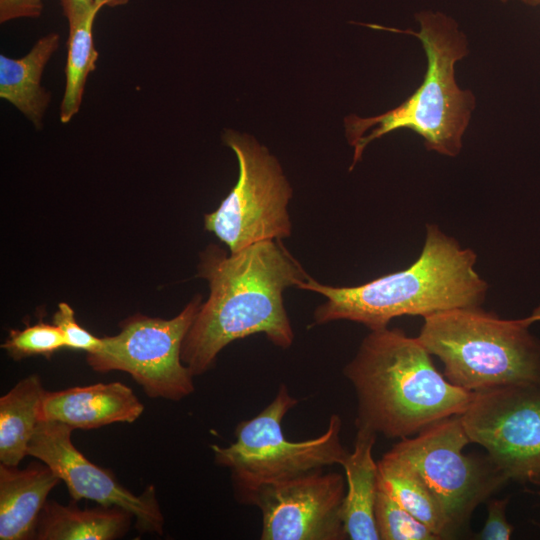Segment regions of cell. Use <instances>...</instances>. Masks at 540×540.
<instances>
[{
  "label": "cell",
  "instance_id": "6da1fadb",
  "mask_svg": "<svg viewBox=\"0 0 540 540\" xmlns=\"http://www.w3.org/2000/svg\"><path fill=\"white\" fill-rule=\"evenodd\" d=\"M198 270L208 281L210 294L181 348V360L193 376L209 370L219 352L237 339L264 333L278 347L293 344L283 292L309 275L280 239L261 241L229 255L210 245L200 256Z\"/></svg>",
  "mask_w": 540,
  "mask_h": 540
},
{
  "label": "cell",
  "instance_id": "7a4b0ae2",
  "mask_svg": "<svg viewBox=\"0 0 540 540\" xmlns=\"http://www.w3.org/2000/svg\"><path fill=\"white\" fill-rule=\"evenodd\" d=\"M343 372L356 394V428L387 438L412 437L461 415L473 396L437 370L418 337L400 329L371 330Z\"/></svg>",
  "mask_w": 540,
  "mask_h": 540
},
{
  "label": "cell",
  "instance_id": "3957f363",
  "mask_svg": "<svg viewBox=\"0 0 540 540\" xmlns=\"http://www.w3.org/2000/svg\"><path fill=\"white\" fill-rule=\"evenodd\" d=\"M476 254L462 248L436 225H427L422 252L408 268L351 287H335L309 276L297 288L326 298L314 312V323L336 320L361 323L370 330L387 327L396 317L460 307H478L487 283L475 270Z\"/></svg>",
  "mask_w": 540,
  "mask_h": 540
},
{
  "label": "cell",
  "instance_id": "277c9868",
  "mask_svg": "<svg viewBox=\"0 0 540 540\" xmlns=\"http://www.w3.org/2000/svg\"><path fill=\"white\" fill-rule=\"evenodd\" d=\"M420 30L385 29L410 34L420 40L427 57V70L421 85L399 106L375 117L345 118L348 142L354 147L352 166L373 140L394 130L407 128L423 138L428 150L454 157L462 148V137L469 124L475 99L455 80V64L467 53V42L454 19L442 12L416 14Z\"/></svg>",
  "mask_w": 540,
  "mask_h": 540
},
{
  "label": "cell",
  "instance_id": "5b68a950",
  "mask_svg": "<svg viewBox=\"0 0 540 540\" xmlns=\"http://www.w3.org/2000/svg\"><path fill=\"white\" fill-rule=\"evenodd\" d=\"M526 318L502 319L478 307L424 317L417 336L444 365V376L470 392L508 386L540 387V340Z\"/></svg>",
  "mask_w": 540,
  "mask_h": 540
},
{
  "label": "cell",
  "instance_id": "8992f818",
  "mask_svg": "<svg viewBox=\"0 0 540 540\" xmlns=\"http://www.w3.org/2000/svg\"><path fill=\"white\" fill-rule=\"evenodd\" d=\"M298 404L285 384L255 417L240 422L235 442L211 445L216 464L229 468L236 499L243 503L259 486L293 478L328 466L341 465L348 451L340 439L342 420L330 416L327 429L303 441L288 440L282 430L287 412Z\"/></svg>",
  "mask_w": 540,
  "mask_h": 540
},
{
  "label": "cell",
  "instance_id": "52a82bcc",
  "mask_svg": "<svg viewBox=\"0 0 540 540\" xmlns=\"http://www.w3.org/2000/svg\"><path fill=\"white\" fill-rule=\"evenodd\" d=\"M224 142L236 154L239 178L219 207L204 216V227L230 253L265 240L287 238L292 225L287 210L292 196L277 159L254 138L227 131Z\"/></svg>",
  "mask_w": 540,
  "mask_h": 540
},
{
  "label": "cell",
  "instance_id": "ba28073f",
  "mask_svg": "<svg viewBox=\"0 0 540 540\" xmlns=\"http://www.w3.org/2000/svg\"><path fill=\"white\" fill-rule=\"evenodd\" d=\"M197 295L172 319L136 314L121 323V331L101 338L87 353L98 372L124 371L152 398L180 401L194 392L193 374L181 360V348L201 306Z\"/></svg>",
  "mask_w": 540,
  "mask_h": 540
},
{
  "label": "cell",
  "instance_id": "9c48e42d",
  "mask_svg": "<svg viewBox=\"0 0 540 540\" xmlns=\"http://www.w3.org/2000/svg\"><path fill=\"white\" fill-rule=\"evenodd\" d=\"M469 443L458 415L400 439L391 448L419 472L444 509L454 536L467 525L476 507L507 482L488 456L463 453Z\"/></svg>",
  "mask_w": 540,
  "mask_h": 540
},
{
  "label": "cell",
  "instance_id": "30bf717a",
  "mask_svg": "<svg viewBox=\"0 0 540 540\" xmlns=\"http://www.w3.org/2000/svg\"><path fill=\"white\" fill-rule=\"evenodd\" d=\"M460 418L470 442L484 447L507 481L540 485V387L475 391Z\"/></svg>",
  "mask_w": 540,
  "mask_h": 540
},
{
  "label": "cell",
  "instance_id": "8fae6325",
  "mask_svg": "<svg viewBox=\"0 0 540 540\" xmlns=\"http://www.w3.org/2000/svg\"><path fill=\"white\" fill-rule=\"evenodd\" d=\"M345 494V476L318 469L261 485L244 504L261 511V540H344Z\"/></svg>",
  "mask_w": 540,
  "mask_h": 540
},
{
  "label": "cell",
  "instance_id": "7c38bea8",
  "mask_svg": "<svg viewBox=\"0 0 540 540\" xmlns=\"http://www.w3.org/2000/svg\"><path fill=\"white\" fill-rule=\"evenodd\" d=\"M74 429L57 421H40L28 446V455L48 465L63 481L73 500L88 499L117 506L133 515L144 532L163 533L164 517L156 491L149 486L135 495L107 470L90 462L72 443Z\"/></svg>",
  "mask_w": 540,
  "mask_h": 540
},
{
  "label": "cell",
  "instance_id": "4fadbf2b",
  "mask_svg": "<svg viewBox=\"0 0 540 540\" xmlns=\"http://www.w3.org/2000/svg\"><path fill=\"white\" fill-rule=\"evenodd\" d=\"M144 411L134 392L121 382L96 383L46 391L40 421H57L73 429H94L113 423H132Z\"/></svg>",
  "mask_w": 540,
  "mask_h": 540
},
{
  "label": "cell",
  "instance_id": "5bb4252c",
  "mask_svg": "<svg viewBox=\"0 0 540 540\" xmlns=\"http://www.w3.org/2000/svg\"><path fill=\"white\" fill-rule=\"evenodd\" d=\"M60 478L42 461L24 469L0 464V539H34L39 515Z\"/></svg>",
  "mask_w": 540,
  "mask_h": 540
},
{
  "label": "cell",
  "instance_id": "9a60e30c",
  "mask_svg": "<svg viewBox=\"0 0 540 540\" xmlns=\"http://www.w3.org/2000/svg\"><path fill=\"white\" fill-rule=\"evenodd\" d=\"M377 435L370 429L357 428L353 451L341 464L346 480L342 520L351 540H379L374 515L378 464L372 455Z\"/></svg>",
  "mask_w": 540,
  "mask_h": 540
},
{
  "label": "cell",
  "instance_id": "2e32d148",
  "mask_svg": "<svg viewBox=\"0 0 540 540\" xmlns=\"http://www.w3.org/2000/svg\"><path fill=\"white\" fill-rule=\"evenodd\" d=\"M59 35L41 37L22 58L0 55V97L21 111L36 128L42 127L51 93L41 86V77L59 45Z\"/></svg>",
  "mask_w": 540,
  "mask_h": 540
},
{
  "label": "cell",
  "instance_id": "e0dca14e",
  "mask_svg": "<svg viewBox=\"0 0 540 540\" xmlns=\"http://www.w3.org/2000/svg\"><path fill=\"white\" fill-rule=\"evenodd\" d=\"M133 515L117 506L80 509L75 504L46 501L38 518L37 540H113L123 536Z\"/></svg>",
  "mask_w": 540,
  "mask_h": 540
},
{
  "label": "cell",
  "instance_id": "ac0fdd59",
  "mask_svg": "<svg viewBox=\"0 0 540 540\" xmlns=\"http://www.w3.org/2000/svg\"><path fill=\"white\" fill-rule=\"evenodd\" d=\"M377 464L379 482L404 509L439 539L454 536L441 504L408 460L390 449Z\"/></svg>",
  "mask_w": 540,
  "mask_h": 540
},
{
  "label": "cell",
  "instance_id": "d6986e66",
  "mask_svg": "<svg viewBox=\"0 0 540 540\" xmlns=\"http://www.w3.org/2000/svg\"><path fill=\"white\" fill-rule=\"evenodd\" d=\"M45 390L38 375L19 381L0 398V461L18 466L28 455V446L40 422Z\"/></svg>",
  "mask_w": 540,
  "mask_h": 540
},
{
  "label": "cell",
  "instance_id": "ffe728a7",
  "mask_svg": "<svg viewBox=\"0 0 540 540\" xmlns=\"http://www.w3.org/2000/svg\"><path fill=\"white\" fill-rule=\"evenodd\" d=\"M103 6L96 4L78 21L69 24L65 91L60 105V121L65 124L79 111L89 73L95 70L98 52L94 46L93 24Z\"/></svg>",
  "mask_w": 540,
  "mask_h": 540
},
{
  "label": "cell",
  "instance_id": "44dd1931",
  "mask_svg": "<svg viewBox=\"0 0 540 540\" xmlns=\"http://www.w3.org/2000/svg\"><path fill=\"white\" fill-rule=\"evenodd\" d=\"M374 515L381 540L439 539L424 523L404 509L379 480Z\"/></svg>",
  "mask_w": 540,
  "mask_h": 540
},
{
  "label": "cell",
  "instance_id": "7402d4cb",
  "mask_svg": "<svg viewBox=\"0 0 540 540\" xmlns=\"http://www.w3.org/2000/svg\"><path fill=\"white\" fill-rule=\"evenodd\" d=\"M2 348L14 360L33 355L49 358L56 351L66 348V341L62 331L55 324L39 322L22 330H10Z\"/></svg>",
  "mask_w": 540,
  "mask_h": 540
},
{
  "label": "cell",
  "instance_id": "603a6c76",
  "mask_svg": "<svg viewBox=\"0 0 540 540\" xmlns=\"http://www.w3.org/2000/svg\"><path fill=\"white\" fill-rule=\"evenodd\" d=\"M53 324L62 331L66 348L91 353L101 345V338L94 336L80 326L75 318L74 310L65 302L59 303L53 316Z\"/></svg>",
  "mask_w": 540,
  "mask_h": 540
},
{
  "label": "cell",
  "instance_id": "cb8c5ba5",
  "mask_svg": "<svg viewBox=\"0 0 540 540\" xmlns=\"http://www.w3.org/2000/svg\"><path fill=\"white\" fill-rule=\"evenodd\" d=\"M509 498L492 499L487 504V518L476 535L480 540H508L510 539L513 526L506 518V507Z\"/></svg>",
  "mask_w": 540,
  "mask_h": 540
},
{
  "label": "cell",
  "instance_id": "d4e9b609",
  "mask_svg": "<svg viewBox=\"0 0 540 540\" xmlns=\"http://www.w3.org/2000/svg\"><path fill=\"white\" fill-rule=\"evenodd\" d=\"M44 0H0V22L6 23L19 18H38Z\"/></svg>",
  "mask_w": 540,
  "mask_h": 540
},
{
  "label": "cell",
  "instance_id": "484cf974",
  "mask_svg": "<svg viewBox=\"0 0 540 540\" xmlns=\"http://www.w3.org/2000/svg\"><path fill=\"white\" fill-rule=\"evenodd\" d=\"M68 24L78 21L96 5L94 0H59Z\"/></svg>",
  "mask_w": 540,
  "mask_h": 540
},
{
  "label": "cell",
  "instance_id": "4316f807",
  "mask_svg": "<svg viewBox=\"0 0 540 540\" xmlns=\"http://www.w3.org/2000/svg\"><path fill=\"white\" fill-rule=\"evenodd\" d=\"M96 4H99L101 6H108V7H117L125 5L129 2V0H94Z\"/></svg>",
  "mask_w": 540,
  "mask_h": 540
},
{
  "label": "cell",
  "instance_id": "83f0119b",
  "mask_svg": "<svg viewBox=\"0 0 540 540\" xmlns=\"http://www.w3.org/2000/svg\"><path fill=\"white\" fill-rule=\"evenodd\" d=\"M527 322L531 325L540 321V304L532 311V313L525 317Z\"/></svg>",
  "mask_w": 540,
  "mask_h": 540
},
{
  "label": "cell",
  "instance_id": "f1b7e54d",
  "mask_svg": "<svg viewBox=\"0 0 540 540\" xmlns=\"http://www.w3.org/2000/svg\"><path fill=\"white\" fill-rule=\"evenodd\" d=\"M501 2H508V1H511V0H500ZM512 1H519L525 5H528V6H532V7H537V6H540V0H512Z\"/></svg>",
  "mask_w": 540,
  "mask_h": 540
},
{
  "label": "cell",
  "instance_id": "f546056e",
  "mask_svg": "<svg viewBox=\"0 0 540 540\" xmlns=\"http://www.w3.org/2000/svg\"><path fill=\"white\" fill-rule=\"evenodd\" d=\"M538 494H539V496H540V490L538 491Z\"/></svg>",
  "mask_w": 540,
  "mask_h": 540
}]
</instances>
